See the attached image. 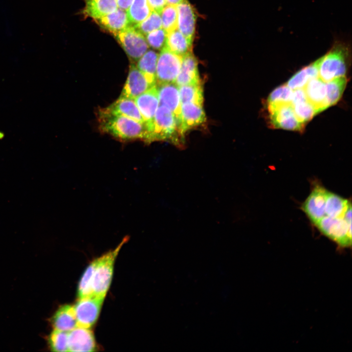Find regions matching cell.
Returning <instances> with one entry per match:
<instances>
[{
	"instance_id": "6da1fadb",
	"label": "cell",
	"mask_w": 352,
	"mask_h": 352,
	"mask_svg": "<svg viewBox=\"0 0 352 352\" xmlns=\"http://www.w3.org/2000/svg\"><path fill=\"white\" fill-rule=\"evenodd\" d=\"M99 128L121 140L141 139L148 142V131L145 123L114 114L107 108L98 112Z\"/></svg>"
},
{
	"instance_id": "7a4b0ae2",
	"label": "cell",
	"mask_w": 352,
	"mask_h": 352,
	"mask_svg": "<svg viewBox=\"0 0 352 352\" xmlns=\"http://www.w3.org/2000/svg\"><path fill=\"white\" fill-rule=\"evenodd\" d=\"M350 57L351 46L348 42L335 40L329 51L320 58L318 76L325 82L345 76Z\"/></svg>"
},
{
	"instance_id": "3957f363",
	"label": "cell",
	"mask_w": 352,
	"mask_h": 352,
	"mask_svg": "<svg viewBox=\"0 0 352 352\" xmlns=\"http://www.w3.org/2000/svg\"><path fill=\"white\" fill-rule=\"evenodd\" d=\"M129 238L125 237L114 250L98 258L92 280L93 295L105 298L111 281L113 264L123 245Z\"/></svg>"
},
{
	"instance_id": "277c9868",
	"label": "cell",
	"mask_w": 352,
	"mask_h": 352,
	"mask_svg": "<svg viewBox=\"0 0 352 352\" xmlns=\"http://www.w3.org/2000/svg\"><path fill=\"white\" fill-rule=\"evenodd\" d=\"M326 236L340 246L348 247L352 243V206L345 217L331 218L323 217L316 224Z\"/></svg>"
},
{
	"instance_id": "5b68a950",
	"label": "cell",
	"mask_w": 352,
	"mask_h": 352,
	"mask_svg": "<svg viewBox=\"0 0 352 352\" xmlns=\"http://www.w3.org/2000/svg\"><path fill=\"white\" fill-rule=\"evenodd\" d=\"M178 135L181 136L174 115L166 107L159 105L149 130L148 142L168 139L176 142Z\"/></svg>"
},
{
	"instance_id": "8992f818",
	"label": "cell",
	"mask_w": 352,
	"mask_h": 352,
	"mask_svg": "<svg viewBox=\"0 0 352 352\" xmlns=\"http://www.w3.org/2000/svg\"><path fill=\"white\" fill-rule=\"evenodd\" d=\"M270 125L274 128L302 131L305 124L297 118L290 103L266 104Z\"/></svg>"
},
{
	"instance_id": "52a82bcc",
	"label": "cell",
	"mask_w": 352,
	"mask_h": 352,
	"mask_svg": "<svg viewBox=\"0 0 352 352\" xmlns=\"http://www.w3.org/2000/svg\"><path fill=\"white\" fill-rule=\"evenodd\" d=\"M182 57L170 51L165 46L158 55L156 69L157 85L175 83L179 74Z\"/></svg>"
},
{
	"instance_id": "ba28073f",
	"label": "cell",
	"mask_w": 352,
	"mask_h": 352,
	"mask_svg": "<svg viewBox=\"0 0 352 352\" xmlns=\"http://www.w3.org/2000/svg\"><path fill=\"white\" fill-rule=\"evenodd\" d=\"M114 36L130 60L137 62L148 50L149 45L143 34L130 25Z\"/></svg>"
},
{
	"instance_id": "9c48e42d",
	"label": "cell",
	"mask_w": 352,
	"mask_h": 352,
	"mask_svg": "<svg viewBox=\"0 0 352 352\" xmlns=\"http://www.w3.org/2000/svg\"><path fill=\"white\" fill-rule=\"evenodd\" d=\"M104 298L93 295L78 299L73 306L77 326L90 328L94 324Z\"/></svg>"
},
{
	"instance_id": "30bf717a",
	"label": "cell",
	"mask_w": 352,
	"mask_h": 352,
	"mask_svg": "<svg viewBox=\"0 0 352 352\" xmlns=\"http://www.w3.org/2000/svg\"><path fill=\"white\" fill-rule=\"evenodd\" d=\"M155 86L156 85L152 83L133 63H131L128 76L120 95L134 99Z\"/></svg>"
},
{
	"instance_id": "8fae6325",
	"label": "cell",
	"mask_w": 352,
	"mask_h": 352,
	"mask_svg": "<svg viewBox=\"0 0 352 352\" xmlns=\"http://www.w3.org/2000/svg\"><path fill=\"white\" fill-rule=\"evenodd\" d=\"M328 192L320 185L315 186L302 205V209L315 224L324 216Z\"/></svg>"
},
{
	"instance_id": "7c38bea8",
	"label": "cell",
	"mask_w": 352,
	"mask_h": 352,
	"mask_svg": "<svg viewBox=\"0 0 352 352\" xmlns=\"http://www.w3.org/2000/svg\"><path fill=\"white\" fill-rule=\"evenodd\" d=\"M203 106L192 103L181 105L178 131L181 137L188 131L206 121Z\"/></svg>"
},
{
	"instance_id": "4fadbf2b",
	"label": "cell",
	"mask_w": 352,
	"mask_h": 352,
	"mask_svg": "<svg viewBox=\"0 0 352 352\" xmlns=\"http://www.w3.org/2000/svg\"><path fill=\"white\" fill-rule=\"evenodd\" d=\"M135 102L149 131L159 106L158 93L156 86L137 96Z\"/></svg>"
},
{
	"instance_id": "5bb4252c",
	"label": "cell",
	"mask_w": 352,
	"mask_h": 352,
	"mask_svg": "<svg viewBox=\"0 0 352 352\" xmlns=\"http://www.w3.org/2000/svg\"><path fill=\"white\" fill-rule=\"evenodd\" d=\"M177 29L193 42L196 31L197 15L195 10L187 0L176 5Z\"/></svg>"
},
{
	"instance_id": "9a60e30c",
	"label": "cell",
	"mask_w": 352,
	"mask_h": 352,
	"mask_svg": "<svg viewBox=\"0 0 352 352\" xmlns=\"http://www.w3.org/2000/svg\"><path fill=\"white\" fill-rule=\"evenodd\" d=\"M159 105L168 108L176 117L178 126L179 122L181 104L179 88L175 83L157 85Z\"/></svg>"
},
{
	"instance_id": "2e32d148",
	"label": "cell",
	"mask_w": 352,
	"mask_h": 352,
	"mask_svg": "<svg viewBox=\"0 0 352 352\" xmlns=\"http://www.w3.org/2000/svg\"><path fill=\"white\" fill-rule=\"evenodd\" d=\"M69 352H93L96 343L89 328L77 326L68 332Z\"/></svg>"
},
{
	"instance_id": "e0dca14e",
	"label": "cell",
	"mask_w": 352,
	"mask_h": 352,
	"mask_svg": "<svg viewBox=\"0 0 352 352\" xmlns=\"http://www.w3.org/2000/svg\"><path fill=\"white\" fill-rule=\"evenodd\" d=\"M307 99L317 113L327 109L326 82L319 76L310 80L303 88Z\"/></svg>"
},
{
	"instance_id": "ac0fdd59",
	"label": "cell",
	"mask_w": 352,
	"mask_h": 352,
	"mask_svg": "<svg viewBox=\"0 0 352 352\" xmlns=\"http://www.w3.org/2000/svg\"><path fill=\"white\" fill-rule=\"evenodd\" d=\"M198 63L192 52L182 57V63L175 83L180 87L200 83Z\"/></svg>"
},
{
	"instance_id": "d6986e66",
	"label": "cell",
	"mask_w": 352,
	"mask_h": 352,
	"mask_svg": "<svg viewBox=\"0 0 352 352\" xmlns=\"http://www.w3.org/2000/svg\"><path fill=\"white\" fill-rule=\"evenodd\" d=\"M94 20L100 26L114 36L130 25L126 11L119 8Z\"/></svg>"
},
{
	"instance_id": "ffe728a7",
	"label": "cell",
	"mask_w": 352,
	"mask_h": 352,
	"mask_svg": "<svg viewBox=\"0 0 352 352\" xmlns=\"http://www.w3.org/2000/svg\"><path fill=\"white\" fill-rule=\"evenodd\" d=\"M107 108L114 114L145 123L134 99L120 95L117 100Z\"/></svg>"
},
{
	"instance_id": "44dd1931",
	"label": "cell",
	"mask_w": 352,
	"mask_h": 352,
	"mask_svg": "<svg viewBox=\"0 0 352 352\" xmlns=\"http://www.w3.org/2000/svg\"><path fill=\"white\" fill-rule=\"evenodd\" d=\"M55 330L69 332L77 327L73 306H61L55 312L52 319Z\"/></svg>"
},
{
	"instance_id": "7402d4cb",
	"label": "cell",
	"mask_w": 352,
	"mask_h": 352,
	"mask_svg": "<svg viewBox=\"0 0 352 352\" xmlns=\"http://www.w3.org/2000/svg\"><path fill=\"white\" fill-rule=\"evenodd\" d=\"M320 58L297 72L286 85L292 90L303 88L311 79L318 77Z\"/></svg>"
},
{
	"instance_id": "603a6c76",
	"label": "cell",
	"mask_w": 352,
	"mask_h": 352,
	"mask_svg": "<svg viewBox=\"0 0 352 352\" xmlns=\"http://www.w3.org/2000/svg\"><path fill=\"white\" fill-rule=\"evenodd\" d=\"M192 44L176 28L167 33L165 46L174 53L183 57L192 52Z\"/></svg>"
},
{
	"instance_id": "cb8c5ba5",
	"label": "cell",
	"mask_w": 352,
	"mask_h": 352,
	"mask_svg": "<svg viewBox=\"0 0 352 352\" xmlns=\"http://www.w3.org/2000/svg\"><path fill=\"white\" fill-rule=\"evenodd\" d=\"M85 16L96 19L109 14L117 8L116 0H84Z\"/></svg>"
},
{
	"instance_id": "d4e9b609",
	"label": "cell",
	"mask_w": 352,
	"mask_h": 352,
	"mask_svg": "<svg viewBox=\"0 0 352 352\" xmlns=\"http://www.w3.org/2000/svg\"><path fill=\"white\" fill-rule=\"evenodd\" d=\"M348 200L330 192H328L325 208L324 216L342 218L345 216L348 209L351 207Z\"/></svg>"
},
{
	"instance_id": "484cf974",
	"label": "cell",
	"mask_w": 352,
	"mask_h": 352,
	"mask_svg": "<svg viewBox=\"0 0 352 352\" xmlns=\"http://www.w3.org/2000/svg\"><path fill=\"white\" fill-rule=\"evenodd\" d=\"M158 54L154 51L147 50L137 61V67L153 83L156 85V69Z\"/></svg>"
},
{
	"instance_id": "4316f807",
	"label": "cell",
	"mask_w": 352,
	"mask_h": 352,
	"mask_svg": "<svg viewBox=\"0 0 352 352\" xmlns=\"http://www.w3.org/2000/svg\"><path fill=\"white\" fill-rule=\"evenodd\" d=\"M151 11L147 0H133L126 11L130 25L133 26L143 21Z\"/></svg>"
},
{
	"instance_id": "83f0119b",
	"label": "cell",
	"mask_w": 352,
	"mask_h": 352,
	"mask_svg": "<svg viewBox=\"0 0 352 352\" xmlns=\"http://www.w3.org/2000/svg\"><path fill=\"white\" fill-rule=\"evenodd\" d=\"M181 105L192 103L203 106V88L201 83L178 87Z\"/></svg>"
},
{
	"instance_id": "f1b7e54d",
	"label": "cell",
	"mask_w": 352,
	"mask_h": 352,
	"mask_svg": "<svg viewBox=\"0 0 352 352\" xmlns=\"http://www.w3.org/2000/svg\"><path fill=\"white\" fill-rule=\"evenodd\" d=\"M347 84L345 76L326 82V100L328 108L335 105L340 99Z\"/></svg>"
},
{
	"instance_id": "f546056e",
	"label": "cell",
	"mask_w": 352,
	"mask_h": 352,
	"mask_svg": "<svg viewBox=\"0 0 352 352\" xmlns=\"http://www.w3.org/2000/svg\"><path fill=\"white\" fill-rule=\"evenodd\" d=\"M97 262V258L91 262L83 273L78 285V299L93 295L92 280Z\"/></svg>"
},
{
	"instance_id": "4dcf8cb0",
	"label": "cell",
	"mask_w": 352,
	"mask_h": 352,
	"mask_svg": "<svg viewBox=\"0 0 352 352\" xmlns=\"http://www.w3.org/2000/svg\"><path fill=\"white\" fill-rule=\"evenodd\" d=\"M291 105L298 119L304 124L317 114L314 107L307 99Z\"/></svg>"
},
{
	"instance_id": "1f68e13d",
	"label": "cell",
	"mask_w": 352,
	"mask_h": 352,
	"mask_svg": "<svg viewBox=\"0 0 352 352\" xmlns=\"http://www.w3.org/2000/svg\"><path fill=\"white\" fill-rule=\"evenodd\" d=\"M162 28L167 33L177 28L176 5L167 4L161 13Z\"/></svg>"
},
{
	"instance_id": "d6a6232c",
	"label": "cell",
	"mask_w": 352,
	"mask_h": 352,
	"mask_svg": "<svg viewBox=\"0 0 352 352\" xmlns=\"http://www.w3.org/2000/svg\"><path fill=\"white\" fill-rule=\"evenodd\" d=\"M144 35L162 27L160 14L152 11L149 16L139 23L133 25Z\"/></svg>"
},
{
	"instance_id": "836d02e7",
	"label": "cell",
	"mask_w": 352,
	"mask_h": 352,
	"mask_svg": "<svg viewBox=\"0 0 352 352\" xmlns=\"http://www.w3.org/2000/svg\"><path fill=\"white\" fill-rule=\"evenodd\" d=\"M68 332L55 330L49 337L50 348L54 352H69Z\"/></svg>"
},
{
	"instance_id": "e575fe53",
	"label": "cell",
	"mask_w": 352,
	"mask_h": 352,
	"mask_svg": "<svg viewBox=\"0 0 352 352\" xmlns=\"http://www.w3.org/2000/svg\"><path fill=\"white\" fill-rule=\"evenodd\" d=\"M293 90L283 85L274 89L267 97L265 104L290 103Z\"/></svg>"
},
{
	"instance_id": "d590c367",
	"label": "cell",
	"mask_w": 352,
	"mask_h": 352,
	"mask_svg": "<svg viewBox=\"0 0 352 352\" xmlns=\"http://www.w3.org/2000/svg\"><path fill=\"white\" fill-rule=\"evenodd\" d=\"M167 32L162 27L153 31L146 36L148 45L155 49H162L165 45Z\"/></svg>"
},
{
	"instance_id": "8d00e7d4",
	"label": "cell",
	"mask_w": 352,
	"mask_h": 352,
	"mask_svg": "<svg viewBox=\"0 0 352 352\" xmlns=\"http://www.w3.org/2000/svg\"><path fill=\"white\" fill-rule=\"evenodd\" d=\"M147 1L152 11L160 14L167 4L166 0H147Z\"/></svg>"
},
{
	"instance_id": "74e56055",
	"label": "cell",
	"mask_w": 352,
	"mask_h": 352,
	"mask_svg": "<svg viewBox=\"0 0 352 352\" xmlns=\"http://www.w3.org/2000/svg\"><path fill=\"white\" fill-rule=\"evenodd\" d=\"M118 8L127 11L133 0H116Z\"/></svg>"
},
{
	"instance_id": "f35d334b",
	"label": "cell",
	"mask_w": 352,
	"mask_h": 352,
	"mask_svg": "<svg viewBox=\"0 0 352 352\" xmlns=\"http://www.w3.org/2000/svg\"><path fill=\"white\" fill-rule=\"evenodd\" d=\"M183 0H166L167 4L177 5Z\"/></svg>"
}]
</instances>
